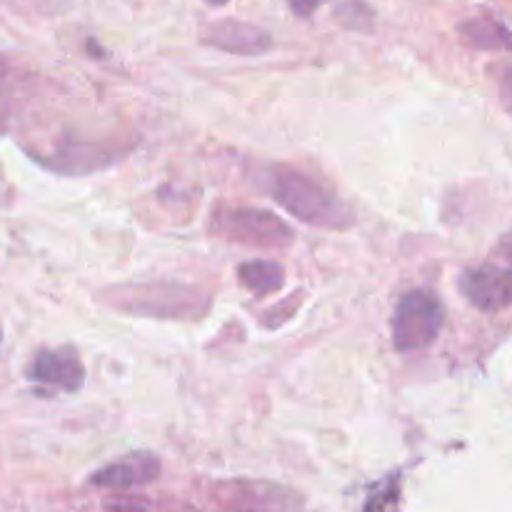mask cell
Listing matches in <instances>:
<instances>
[{
  "instance_id": "obj_1",
  "label": "cell",
  "mask_w": 512,
  "mask_h": 512,
  "mask_svg": "<svg viewBox=\"0 0 512 512\" xmlns=\"http://www.w3.org/2000/svg\"><path fill=\"white\" fill-rule=\"evenodd\" d=\"M268 193L285 213L300 223L320 230H348L355 225V215L333 190L320 180L288 168H273L268 173Z\"/></svg>"
},
{
  "instance_id": "obj_2",
  "label": "cell",
  "mask_w": 512,
  "mask_h": 512,
  "mask_svg": "<svg viewBox=\"0 0 512 512\" xmlns=\"http://www.w3.org/2000/svg\"><path fill=\"white\" fill-rule=\"evenodd\" d=\"M110 303L123 313L160 320H198L210 310V300L203 290L173 280L118 288L113 290Z\"/></svg>"
},
{
  "instance_id": "obj_3",
  "label": "cell",
  "mask_w": 512,
  "mask_h": 512,
  "mask_svg": "<svg viewBox=\"0 0 512 512\" xmlns=\"http://www.w3.org/2000/svg\"><path fill=\"white\" fill-rule=\"evenodd\" d=\"M213 230L230 243L260 250L288 248L295 240L293 228L280 215L263 208H248V205L215 210Z\"/></svg>"
},
{
  "instance_id": "obj_4",
  "label": "cell",
  "mask_w": 512,
  "mask_h": 512,
  "mask_svg": "<svg viewBox=\"0 0 512 512\" xmlns=\"http://www.w3.org/2000/svg\"><path fill=\"white\" fill-rule=\"evenodd\" d=\"M445 323V308L428 288L408 290L393 313V348L398 353L423 350L438 340Z\"/></svg>"
},
{
  "instance_id": "obj_5",
  "label": "cell",
  "mask_w": 512,
  "mask_h": 512,
  "mask_svg": "<svg viewBox=\"0 0 512 512\" xmlns=\"http://www.w3.org/2000/svg\"><path fill=\"white\" fill-rule=\"evenodd\" d=\"M25 375L43 393L73 395L85 385V365L78 350L70 345L38 350Z\"/></svg>"
},
{
  "instance_id": "obj_6",
  "label": "cell",
  "mask_w": 512,
  "mask_h": 512,
  "mask_svg": "<svg viewBox=\"0 0 512 512\" xmlns=\"http://www.w3.org/2000/svg\"><path fill=\"white\" fill-rule=\"evenodd\" d=\"M463 298L483 313L512 308V270L498 265H475L463 270L458 280Z\"/></svg>"
},
{
  "instance_id": "obj_7",
  "label": "cell",
  "mask_w": 512,
  "mask_h": 512,
  "mask_svg": "<svg viewBox=\"0 0 512 512\" xmlns=\"http://www.w3.org/2000/svg\"><path fill=\"white\" fill-rule=\"evenodd\" d=\"M203 43L233 55H263L273 48L268 30L243 20H218L203 33Z\"/></svg>"
},
{
  "instance_id": "obj_8",
  "label": "cell",
  "mask_w": 512,
  "mask_h": 512,
  "mask_svg": "<svg viewBox=\"0 0 512 512\" xmlns=\"http://www.w3.org/2000/svg\"><path fill=\"white\" fill-rule=\"evenodd\" d=\"M160 475V460L153 453H128L123 458L113 460L110 465L100 468L98 473L90 478V483L98 488L110 490H125V488H140Z\"/></svg>"
},
{
  "instance_id": "obj_9",
  "label": "cell",
  "mask_w": 512,
  "mask_h": 512,
  "mask_svg": "<svg viewBox=\"0 0 512 512\" xmlns=\"http://www.w3.org/2000/svg\"><path fill=\"white\" fill-rule=\"evenodd\" d=\"M108 150L100 145L83 143V140H63L55 145L48 158H38L45 168L58 170V173H88V170L108 165Z\"/></svg>"
},
{
  "instance_id": "obj_10",
  "label": "cell",
  "mask_w": 512,
  "mask_h": 512,
  "mask_svg": "<svg viewBox=\"0 0 512 512\" xmlns=\"http://www.w3.org/2000/svg\"><path fill=\"white\" fill-rule=\"evenodd\" d=\"M238 280L245 290L263 298L283 288L285 270L275 260H250L238 268Z\"/></svg>"
},
{
  "instance_id": "obj_11",
  "label": "cell",
  "mask_w": 512,
  "mask_h": 512,
  "mask_svg": "<svg viewBox=\"0 0 512 512\" xmlns=\"http://www.w3.org/2000/svg\"><path fill=\"white\" fill-rule=\"evenodd\" d=\"M460 33L473 48L512 50V33L495 18H473L460 25Z\"/></svg>"
},
{
  "instance_id": "obj_12",
  "label": "cell",
  "mask_w": 512,
  "mask_h": 512,
  "mask_svg": "<svg viewBox=\"0 0 512 512\" xmlns=\"http://www.w3.org/2000/svg\"><path fill=\"white\" fill-rule=\"evenodd\" d=\"M20 103V73L0 55V133H5Z\"/></svg>"
},
{
  "instance_id": "obj_13",
  "label": "cell",
  "mask_w": 512,
  "mask_h": 512,
  "mask_svg": "<svg viewBox=\"0 0 512 512\" xmlns=\"http://www.w3.org/2000/svg\"><path fill=\"white\" fill-rule=\"evenodd\" d=\"M285 3L293 10V15H298V18H310L325 0H285Z\"/></svg>"
},
{
  "instance_id": "obj_14",
  "label": "cell",
  "mask_w": 512,
  "mask_h": 512,
  "mask_svg": "<svg viewBox=\"0 0 512 512\" xmlns=\"http://www.w3.org/2000/svg\"><path fill=\"white\" fill-rule=\"evenodd\" d=\"M498 255L503 260H508V263L512 265V230L508 235H505L503 240H500V245H498Z\"/></svg>"
},
{
  "instance_id": "obj_15",
  "label": "cell",
  "mask_w": 512,
  "mask_h": 512,
  "mask_svg": "<svg viewBox=\"0 0 512 512\" xmlns=\"http://www.w3.org/2000/svg\"><path fill=\"white\" fill-rule=\"evenodd\" d=\"M115 512H145L143 505H135V503H118Z\"/></svg>"
},
{
  "instance_id": "obj_16",
  "label": "cell",
  "mask_w": 512,
  "mask_h": 512,
  "mask_svg": "<svg viewBox=\"0 0 512 512\" xmlns=\"http://www.w3.org/2000/svg\"><path fill=\"white\" fill-rule=\"evenodd\" d=\"M208 5H213V8H223V5H228L230 0H205Z\"/></svg>"
},
{
  "instance_id": "obj_17",
  "label": "cell",
  "mask_w": 512,
  "mask_h": 512,
  "mask_svg": "<svg viewBox=\"0 0 512 512\" xmlns=\"http://www.w3.org/2000/svg\"><path fill=\"white\" fill-rule=\"evenodd\" d=\"M505 88H508V93L512 95V70H508V78H505Z\"/></svg>"
},
{
  "instance_id": "obj_18",
  "label": "cell",
  "mask_w": 512,
  "mask_h": 512,
  "mask_svg": "<svg viewBox=\"0 0 512 512\" xmlns=\"http://www.w3.org/2000/svg\"><path fill=\"white\" fill-rule=\"evenodd\" d=\"M0 343H3V328H0Z\"/></svg>"
}]
</instances>
